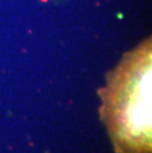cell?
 I'll return each instance as SVG.
<instances>
[{
  "label": "cell",
  "mask_w": 152,
  "mask_h": 153,
  "mask_svg": "<svg viewBox=\"0 0 152 153\" xmlns=\"http://www.w3.org/2000/svg\"><path fill=\"white\" fill-rule=\"evenodd\" d=\"M116 96L113 119L118 141L134 152L147 150L150 134V68L142 78H132L125 82L124 89H118Z\"/></svg>",
  "instance_id": "cell-1"
}]
</instances>
